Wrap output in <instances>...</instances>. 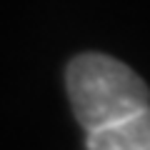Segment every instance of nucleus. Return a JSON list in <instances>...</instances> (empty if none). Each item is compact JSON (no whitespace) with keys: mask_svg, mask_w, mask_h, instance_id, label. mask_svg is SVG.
I'll use <instances>...</instances> for the list:
<instances>
[{"mask_svg":"<svg viewBox=\"0 0 150 150\" xmlns=\"http://www.w3.org/2000/svg\"><path fill=\"white\" fill-rule=\"evenodd\" d=\"M68 98L85 133L148 112V85L125 63L103 53L73 58L65 73Z\"/></svg>","mask_w":150,"mask_h":150,"instance_id":"f257e3e1","label":"nucleus"},{"mask_svg":"<svg viewBox=\"0 0 150 150\" xmlns=\"http://www.w3.org/2000/svg\"><path fill=\"white\" fill-rule=\"evenodd\" d=\"M88 150H150V112H138L120 123L93 130L85 138Z\"/></svg>","mask_w":150,"mask_h":150,"instance_id":"f03ea898","label":"nucleus"}]
</instances>
